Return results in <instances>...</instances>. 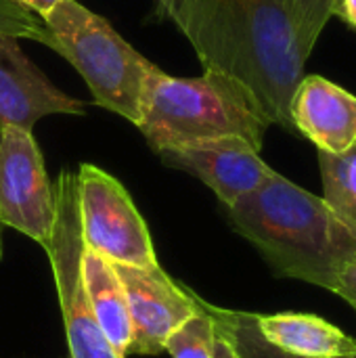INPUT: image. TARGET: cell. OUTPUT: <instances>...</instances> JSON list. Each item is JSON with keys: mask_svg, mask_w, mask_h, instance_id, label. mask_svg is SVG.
Wrapping results in <instances>:
<instances>
[{"mask_svg": "<svg viewBox=\"0 0 356 358\" xmlns=\"http://www.w3.org/2000/svg\"><path fill=\"white\" fill-rule=\"evenodd\" d=\"M193 46L204 71L237 80L269 126L294 132L290 103L306 57L285 0H153Z\"/></svg>", "mask_w": 356, "mask_h": 358, "instance_id": "cell-1", "label": "cell"}, {"mask_svg": "<svg viewBox=\"0 0 356 358\" xmlns=\"http://www.w3.org/2000/svg\"><path fill=\"white\" fill-rule=\"evenodd\" d=\"M227 210L235 233L248 239L277 277L334 292L356 256V231L323 201L277 170Z\"/></svg>", "mask_w": 356, "mask_h": 358, "instance_id": "cell-2", "label": "cell"}, {"mask_svg": "<svg viewBox=\"0 0 356 358\" xmlns=\"http://www.w3.org/2000/svg\"><path fill=\"white\" fill-rule=\"evenodd\" d=\"M136 128L157 153L214 136H241L262 151L271 126L237 80L216 71L176 78L155 65L143 88Z\"/></svg>", "mask_w": 356, "mask_h": 358, "instance_id": "cell-3", "label": "cell"}, {"mask_svg": "<svg viewBox=\"0 0 356 358\" xmlns=\"http://www.w3.org/2000/svg\"><path fill=\"white\" fill-rule=\"evenodd\" d=\"M42 21L48 29V48L78 69L94 105L136 126L143 88L155 63L78 0H61Z\"/></svg>", "mask_w": 356, "mask_h": 358, "instance_id": "cell-4", "label": "cell"}, {"mask_svg": "<svg viewBox=\"0 0 356 358\" xmlns=\"http://www.w3.org/2000/svg\"><path fill=\"white\" fill-rule=\"evenodd\" d=\"M61 306L69 358H126L118 355L99 327L82 285V231L78 178L63 170L55 182V224L44 248Z\"/></svg>", "mask_w": 356, "mask_h": 358, "instance_id": "cell-5", "label": "cell"}, {"mask_svg": "<svg viewBox=\"0 0 356 358\" xmlns=\"http://www.w3.org/2000/svg\"><path fill=\"white\" fill-rule=\"evenodd\" d=\"M76 178L84 248L113 264H157L147 222L126 187L94 164H82Z\"/></svg>", "mask_w": 356, "mask_h": 358, "instance_id": "cell-6", "label": "cell"}, {"mask_svg": "<svg viewBox=\"0 0 356 358\" xmlns=\"http://www.w3.org/2000/svg\"><path fill=\"white\" fill-rule=\"evenodd\" d=\"M55 224V187L31 130L0 124V227L19 231L42 250Z\"/></svg>", "mask_w": 356, "mask_h": 358, "instance_id": "cell-7", "label": "cell"}, {"mask_svg": "<svg viewBox=\"0 0 356 358\" xmlns=\"http://www.w3.org/2000/svg\"><path fill=\"white\" fill-rule=\"evenodd\" d=\"M113 266L124 285L130 313L132 340L128 355H162L166 340L199 310L197 294L178 285L159 264Z\"/></svg>", "mask_w": 356, "mask_h": 358, "instance_id": "cell-8", "label": "cell"}, {"mask_svg": "<svg viewBox=\"0 0 356 358\" xmlns=\"http://www.w3.org/2000/svg\"><path fill=\"white\" fill-rule=\"evenodd\" d=\"M164 166L201 180L225 208L254 193L275 170L241 136L199 138L157 151Z\"/></svg>", "mask_w": 356, "mask_h": 358, "instance_id": "cell-9", "label": "cell"}, {"mask_svg": "<svg viewBox=\"0 0 356 358\" xmlns=\"http://www.w3.org/2000/svg\"><path fill=\"white\" fill-rule=\"evenodd\" d=\"M84 101L57 88L19 46L0 34V124L31 130L46 115H84Z\"/></svg>", "mask_w": 356, "mask_h": 358, "instance_id": "cell-10", "label": "cell"}, {"mask_svg": "<svg viewBox=\"0 0 356 358\" xmlns=\"http://www.w3.org/2000/svg\"><path fill=\"white\" fill-rule=\"evenodd\" d=\"M294 132L317 151L344 153L356 145V94L323 76H304L290 103Z\"/></svg>", "mask_w": 356, "mask_h": 358, "instance_id": "cell-11", "label": "cell"}, {"mask_svg": "<svg viewBox=\"0 0 356 358\" xmlns=\"http://www.w3.org/2000/svg\"><path fill=\"white\" fill-rule=\"evenodd\" d=\"M258 329L275 348L300 358H336L356 352V338L317 315H256Z\"/></svg>", "mask_w": 356, "mask_h": 358, "instance_id": "cell-12", "label": "cell"}, {"mask_svg": "<svg viewBox=\"0 0 356 358\" xmlns=\"http://www.w3.org/2000/svg\"><path fill=\"white\" fill-rule=\"evenodd\" d=\"M82 285H84L90 310L99 327L103 329L105 338L109 340V344L113 346L118 355L126 357L130 348V340H132V325H130L126 292L115 273L113 262L84 248Z\"/></svg>", "mask_w": 356, "mask_h": 358, "instance_id": "cell-13", "label": "cell"}, {"mask_svg": "<svg viewBox=\"0 0 356 358\" xmlns=\"http://www.w3.org/2000/svg\"><path fill=\"white\" fill-rule=\"evenodd\" d=\"M201 304L214 319L216 334L229 342V346L235 350V355L239 358H300L275 348L271 342L262 338L258 323H256V313L220 308V306L206 302L204 298H201ZM336 358H356V352Z\"/></svg>", "mask_w": 356, "mask_h": 358, "instance_id": "cell-14", "label": "cell"}, {"mask_svg": "<svg viewBox=\"0 0 356 358\" xmlns=\"http://www.w3.org/2000/svg\"><path fill=\"white\" fill-rule=\"evenodd\" d=\"M323 201L353 231H356V145L344 153L317 151Z\"/></svg>", "mask_w": 356, "mask_h": 358, "instance_id": "cell-15", "label": "cell"}, {"mask_svg": "<svg viewBox=\"0 0 356 358\" xmlns=\"http://www.w3.org/2000/svg\"><path fill=\"white\" fill-rule=\"evenodd\" d=\"M199 310L189 317L164 344V352L172 358H214L216 325L197 296Z\"/></svg>", "mask_w": 356, "mask_h": 358, "instance_id": "cell-16", "label": "cell"}, {"mask_svg": "<svg viewBox=\"0 0 356 358\" xmlns=\"http://www.w3.org/2000/svg\"><path fill=\"white\" fill-rule=\"evenodd\" d=\"M332 2L334 0H285L306 59L313 55L323 29L332 19Z\"/></svg>", "mask_w": 356, "mask_h": 358, "instance_id": "cell-17", "label": "cell"}, {"mask_svg": "<svg viewBox=\"0 0 356 358\" xmlns=\"http://www.w3.org/2000/svg\"><path fill=\"white\" fill-rule=\"evenodd\" d=\"M0 34L48 46V29L44 21L29 8L13 0H0Z\"/></svg>", "mask_w": 356, "mask_h": 358, "instance_id": "cell-18", "label": "cell"}, {"mask_svg": "<svg viewBox=\"0 0 356 358\" xmlns=\"http://www.w3.org/2000/svg\"><path fill=\"white\" fill-rule=\"evenodd\" d=\"M334 294H338L356 310V256L342 268Z\"/></svg>", "mask_w": 356, "mask_h": 358, "instance_id": "cell-19", "label": "cell"}, {"mask_svg": "<svg viewBox=\"0 0 356 358\" xmlns=\"http://www.w3.org/2000/svg\"><path fill=\"white\" fill-rule=\"evenodd\" d=\"M334 17L356 31V0H334L332 2V19Z\"/></svg>", "mask_w": 356, "mask_h": 358, "instance_id": "cell-20", "label": "cell"}, {"mask_svg": "<svg viewBox=\"0 0 356 358\" xmlns=\"http://www.w3.org/2000/svg\"><path fill=\"white\" fill-rule=\"evenodd\" d=\"M13 2H17V4H21V6H25V8H29L31 13H36L40 19H44L61 0H13Z\"/></svg>", "mask_w": 356, "mask_h": 358, "instance_id": "cell-21", "label": "cell"}, {"mask_svg": "<svg viewBox=\"0 0 356 358\" xmlns=\"http://www.w3.org/2000/svg\"><path fill=\"white\" fill-rule=\"evenodd\" d=\"M214 358H239L235 355V350L229 346V342L216 334V342H214Z\"/></svg>", "mask_w": 356, "mask_h": 358, "instance_id": "cell-22", "label": "cell"}]
</instances>
